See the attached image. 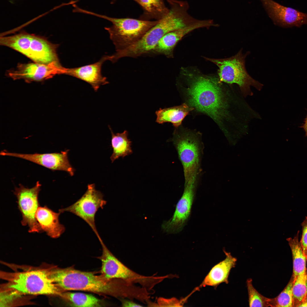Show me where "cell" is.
Wrapping results in <instances>:
<instances>
[{
  "instance_id": "obj_17",
  "label": "cell",
  "mask_w": 307,
  "mask_h": 307,
  "mask_svg": "<svg viewBox=\"0 0 307 307\" xmlns=\"http://www.w3.org/2000/svg\"><path fill=\"white\" fill-rule=\"evenodd\" d=\"M224 252L225 258L212 268L202 283L196 290L206 286L216 287L222 283H228L230 271L235 266L237 259L230 252L225 250H224Z\"/></svg>"
},
{
  "instance_id": "obj_29",
  "label": "cell",
  "mask_w": 307,
  "mask_h": 307,
  "mask_svg": "<svg viewBox=\"0 0 307 307\" xmlns=\"http://www.w3.org/2000/svg\"><path fill=\"white\" fill-rule=\"evenodd\" d=\"M302 234L300 242L304 255L307 258V216L301 223Z\"/></svg>"
},
{
  "instance_id": "obj_1",
  "label": "cell",
  "mask_w": 307,
  "mask_h": 307,
  "mask_svg": "<svg viewBox=\"0 0 307 307\" xmlns=\"http://www.w3.org/2000/svg\"><path fill=\"white\" fill-rule=\"evenodd\" d=\"M54 283L63 291H82L108 295L117 298H130L132 296V285L119 279H108L101 274L82 271L72 267H54L49 270Z\"/></svg>"
},
{
  "instance_id": "obj_3",
  "label": "cell",
  "mask_w": 307,
  "mask_h": 307,
  "mask_svg": "<svg viewBox=\"0 0 307 307\" xmlns=\"http://www.w3.org/2000/svg\"><path fill=\"white\" fill-rule=\"evenodd\" d=\"M6 278L8 291L16 294L61 296L64 291L53 281L48 270L32 268L12 273Z\"/></svg>"
},
{
  "instance_id": "obj_22",
  "label": "cell",
  "mask_w": 307,
  "mask_h": 307,
  "mask_svg": "<svg viewBox=\"0 0 307 307\" xmlns=\"http://www.w3.org/2000/svg\"><path fill=\"white\" fill-rule=\"evenodd\" d=\"M32 34L22 32L14 35L0 38L1 45L11 48L27 56Z\"/></svg>"
},
{
  "instance_id": "obj_21",
  "label": "cell",
  "mask_w": 307,
  "mask_h": 307,
  "mask_svg": "<svg viewBox=\"0 0 307 307\" xmlns=\"http://www.w3.org/2000/svg\"><path fill=\"white\" fill-rule=\"evenodd\" d=\"M299 231H298L293 238H288L287 240L292 252L293 259V273L294 278L304 273L307 270V258L304 255L300 241H299Z\"/></svg>"
},
{
  "instance_id": "obj_13",
  "label": "cell",
  "mask_w": 307,
  "mask_h": 307,
  "mask_svg": "<svg viewBox=\"0 0 307 307\" xmlns=\"http://www.w3.org/2000/svg\"><path fill=\"white\" fill-rule=\"evenodd\" d=\"M269 16L276 25L284 28L307 24V14L282 5L272 0H262Z\"/></svg>"
},
{
  "instance_id": "obj_12",
  "label": "cell",
  "mask_w": 307,
  "mask_h": 307,
  "mask_svg": "<svg viewBox=\"0 0 307 307\" xmlns=\"http://www.w3.org/2000/svg\"><path fill=\"white\" fill-rule=\"evenodd\" d=\"M69 151L66 150L60 153L24 154L10 152L4 150L0 152V155L25 159L53 171H65L72 176L75 169L69 162L68 155Z\"/></svg>"
},
{
  "instance_id": "obj_4",
  "label": "cell",
  "mask_w": 307,
  "mask_h": 307,
  "mask_svg": "<svg viewBox=\"0 0 307 307\" xmlns=\"http://www.w3.org/2000/svg\"><path fill=\"white\" fill-rule=\"evenodd\" d=\"M80 12L105 19L112 23L111 26L105 29L109 33L116 52L123 50L137 42L158 22L110 17L81 9Z\"/></svg>"
},
{
  "instance_id": "obj_15",
  "label": "cell",
  "mask_w": 307,
  "mask_h": 307,
  "mask_svg": "<svg viewBox=\"0 0 307 307\" xmlns=\"http://www.w3.org/2000/svg\"><path fill=\"white\" fill-rule=\"evenodd\" d=\"M109 55H105L94 63L74 68H66L65 74L82 80L90 85L97 91L101 85L109 83L107 78L101 74V67L105 61L109 60Z\"/></svg>"
},
{
  "instance_id": "obj_8",
  "label": "cell",
  "mask_w": 307,
  "mask_h": 307,
  "mask_svg": "<svg viewBox=\"0 0 307 307\" xmlns=\"http://www.w3.org/2000/svg\"><path fill=\"white\" fill-rule=\"evenodd\" d=\"M106 203L103 194L96 190L95 184H89L80 198L70 206L59 209V212H68L78 217L88 224L99 238L100 237L96 228L95 217L98 210L103 209Z\"/></svg>"
},
{
  "instance_id": "obj_9",
  "label": "cell",
  "mask_w": 307,
  "mask_h": 307,
  "mask_svg": "<svg viewBox=\"0 0 307 307\" xmlns=\"http://www.w3.org/2000/svg\"><path fill=\"white\" fill-rule=\"evenodd\" d=\"M41 186L39 181L31 188L20 184L18 187H15L14 192L22 216L21 223L23 226H28L30 233L42 231L36 218L37 211L40 207L38 197Z\"/></svg>"
},
{
  "instance_id": "obj_20",
  "label": "cell",
  "mask_w": 307,
  "mask_h": 307,
  "mask_svg": "<svg viewBox=\"0 0 307 307\" xmlns=\"http://www.w3.org/2000/svg\"><path fill=\"white\" fill-rule=\"evenodd\" d=\"M111 134V144L113 149L110 159L112 163L120 157L123 158L132 154V141L128 138V132L125 130L121 133L115 134L109 127Z\"/></svg>"
},
{
  "instance_id": "obj_27",
  "label": "cell",
  "mask_w": 307,
  "mask_h": 307,
  "mask_svg": "<svg viewBox=\"0 0 307 307\" xmlns=\"http://www.w3.org/2000/svg\"><path fill=\"white\" fill-rule=\"evenodd\" d=\"M294 279L292 276L284 290L276 297L273 298V307H293L292 287Z\"/></svg>"
},
{
  "instance_id": "obj_11",
  "label": "cell",
  "mask_w": 307,
  "mask_h": 307,
  "mask_svg": "<svg viewBox=\"0 0 307 307\" xmlns=\"http://www.w3.org/2000/svg\"><path fill=\"white\" fill-rule=\"evenodd\" d=\"M66 68L61 65L59 61L47 64L36 62L20 64L16 70L9 71L8 75L14 80L39 81L50 78L57 74H65Z\"/></svg>"
},
{
  "instance_id": "obj_31",
  "label": "cell",
  "mask_w": 307,
  "mask_h": 307,
  "mask_svg": "<svg viewBox=\"0 0 307 307\" xmlns=\"http://www.w3.org/2000/svg\"><path fill=\"white\" fill-rule=\"evenodd\" d=\"M303 128L305 132V135L307 137V116L305 119L304 123L301 126Z\"/></svg>"
},
{
  "instance_id": "obj_30",
  "label": "cell",
  "mask_w": 307,
  "mask_h": 307,
  "mask_svg": "<svg viewBox=\"0 0 307 307\" xmlns=\"http://www.w3.org/2000/svg\"><path fill=\"white\" fill-rule=\"evenodd\" d=\"M121 304L123 307H142L143 306L136 303L133 301L125 299L120 298Z\"/></svg>"
},
{
  "instance_id": "obj_19",
  "label": "cell",
  "mask_w": 307,
  "mask_h": 307,
  "mask_svg": "<svg viewBox=\"0 0 307 307\" xmlns=\"http://www.w3.org/2000/svg\"><path fill=\"white\" fill-rule=\"evenodd\" d=\"M193 110L192 107L185 103L178 106L160 109L155 112L156 122L159 124L171 123L177 128L185 117Z\"/></svg>"
},
{
  "instance_id": "obj_18",
  "label": "cell",
  "mask_w": 307,
  "mask_h": 307,
  "mask_svg": "<svg viewBox=\"0 0 307 307\" xmlns=\"http://www.w3.org/2000/svg\"><path fill=\"white\" fill-rule=\"evenodd\" d=\"M61 213L55 212L45 206L39 207L37 211L36 218L42 231L52 238L59 237L65 230L64 225L59 222Z\"/></svg>"
},
{
  "instance_id": "obj_6",
  "label": "cell",
  "mask_w": 307,
  "mask_h": 307,
  "mask_svg": "<svg viewBox=\"0 0 307 307\" xmlns=\"http://www.w3.org/2000/svg\"><path fill=\"white\" fill-rule=\"evenodd\" d=\"M200 135L188 130H175L173 142L182 165L186 184L198 176L203 146Z\"/></svg>"
},
{
  "instance_id": "obj_24",
  "label": "cell",
  "mask_w": 307,
  "mask_h": 307,
  "mask_svg": "<svg viewBox=\"0 0 307 307\" xmlns=\"http://www.w3.org/2000/svg\"><path fill=\"white\" fill-rule=\"evenodd\" d=\"M143 8L145 14L158 20L165 15L169 9L165 6L164 0H134Z\"/></svg>"
},
{
  "instance_id": "obj_2",
  "label": "cell",
  "mask_w": 307,
  "mask_h": 307,
  "mask_svg": "<svg viewBox=\"0 0 307 307\" xmlns=\"http://www.w3.org/2000/svg\"><path fill=\"white\" fill-rule=\"evenodd\" d=\"M184 89L187 104L208 115L221 127L229 114L228 103L219 79L188 74Z\"/></svg>"
},
{
  "instance_id": "obj_32",
  "label": "cell",
  "mask_w": 307,
  "mask_h": 307,
  "mask_svg": "<svg viewBox=\"0 0 307 307\" xmlns=\"http://www.w3.org/2000/svg\"><path fill=\"white\" fill-rule=\"evenodd\" d=\"M298 307H307V295L303 300Z\"/></svg>"
},
{
  "instance_id": "obj_7",
  "label": "cell",
  "mask_w": 307,
  "mask_h": 307,
  "mask_svg": "<svg viewBox=\"0 0 307 307\" xmlns=\"http://www.w3.org/2000/svg\"><path fill=\"white\" fill-rule=\"evenodd\" d=\"M102 249L99 257L101 262V274L106 278L119 279L133 284L139 283L148 290H151L159 281V276H145L130 269L110 251L101 238L99 240Z\"/></svg>"
},
{
  "instance_id": "obj_25",
  "label": "cell",
  "mask_w": 307,
  "mask_h": 307,
  "mask_svg": "<svg viewBox=\"0 0 307 307\" xmlns=\"http://www.w3.org/2000/svg\"><path fill=\"white\" fill-rule=\"evenodd\" d=\"M292 291L293 307H298L307 295V270L294 278Z\"/></svg>"
},
{
  "instance_id": "obj_28",
  "label": "cell",
  "mask_w": 307,
  "mask_h": 307,
  "mask_svg": "<svg viewBox=\"0 0 307 307\" xmlns=\"http://www.w3.org/2000/svg\"><path fill=\"white\" fill-rule=\"evenodd\" d=\"M187 298L179 300L175 298H159L157 300L158 306H182Z\"/></svg>"
},
{
  "instance_id": "obj_16",
  "label": "cell",
  "mask_w": 307,
  "mask_h": 307,
  "mask_svg": "<svg viewBox=\"0 0 307 307\" xmlns=\"http://www.w3.org/2000/svg\"><path fill=\"white\" fill-rule=\"evenodd\" d=\"M58 45L45 39L32 34L27 57L34 62L47 64L59 61L57 52Z\"/></svg>"
},
{
  "instance_id": "obj_10",
  "label": "cell",
  "mask_w": 307,
  "mask_h": 307,
  "mask_svg": "<svg viewBox=\"0 0 307 307\" xmlns=\"http://www.w3.org/2000/svg\"><path fill=\"white\" fill-rule=\"evenodd\" d=\"M198 177L184 184L183 194L177 203L173 215L162 224L161 228L164 232L169 233H178L185 225L190 214Z\"/></svg>"
},
{
  "instance_id": "obj_26",
  "label": "cell",
  "mask_w": 307,
  "mask_h": 307,
  "mask_svg": "<svg viewBox=\"0 0 307 307\" xmlns=\"http://www.w3.org/2000/svg\"><path fill=\"white\" fill-rule=\"evenodd\" d=\"M246 282L250 307H273V298H267L259 293L254 287L251 279Z\"/></svg>"
},
{
  "instance_id": "obj_5",
  "label": "cell",
  "mask_w": 307,
  "mask_h": 307,
  "mask_svg": "<svg viewBox=\"0 0 307 307\" xmlns=\"http://www.w3.org/2000/svg\"><path fill=\"white\" fill-rule=\"evenodd\" d=\"M249 53L248 52L243 54L241 49L235 55L227 58H204L218 67V74L220 82L237 84L243 95L246 97L253 94L251 86L260 90L263 86L251 77L246 71L245 58Z\"/></svg>"
},
{
  "instance_id": "obj_14",
  "label": "cell",
  "mask_w": 307,
  "mask_h": 307,
  "mask_svg": "<svg viewBox=\"0 0 307 307\" xmlns=\"http://www.w3.org/2000/svg\"><path fill=\"white\" fill-rule=\"evenodd\" d=\"M211 25L209 20H199L189 26L169 32L160 40L151 52L156 54L163 55L169 58L173 57L175 46L183 37L194 30L209 28Z\"/></svg>"
},
{
  "instance_id": "obj_23",
  "label": "cell",
  "mask_w": 307,
  "mask_h": 307,
  "mask_svg": "<svg viewBox=\"0 0 307 307\" xmlns=\"http://www.w3.org/2000/svg\"><path fill=\"white\" fill-rule=\"evenodd\" d=\"M61 296L72 306L98 307L101 305L100 300L90 294L81 293L63 292Z\"/></svg>"
}]
</instances>
